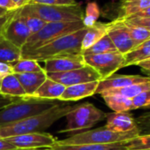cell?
<instances>
[{
	"label": "cell",
	"instance_id": "cell-6",
	"mask_svg": "<svg viewBox=\"0 0 150 150\" xmlns=\"http://www.w3.org/2000/svg\"><path fill=\"white\" fill-rule=\"evenodd\" d=\"M84 28L85 27L82 21L46 23L45 26L39 32L30 35L26 44L22 47L21 52L26 53L35 50L57 38L76 32Z\"/></svg>",
	"mask_w": 150,
	"mask_h": 150
},
{
	"label": "cell",
	"instance_id": "cell-9",
	"mask_svg": "<svg viewBox=\"0 0 150 150\" xmlns=\"http://www.w3.org/2000/svg\"><path fill=\"white\" fill-rule=\"evenodd\" d=\"M47 78L65 87L101 81L100 75L92 67L87 64L82 68L69 71L47 73Z\"/></svg>",
	"mask_w": 150,
	"mask_h": 150
},
{
	"label": "cell",
	"instance_id": "cell-26",
	"mask_svg": "<svg viewBox=\"0 0 150 150\" xmlns=\"http://www.w3.org/2000/svg\"><path fill=\"white\" fill-rule=\"evenodd\" d=\"M149 82L142 83V84L132 85V86H128V87H125V88H120L109 89V90H106V91L103 92L100 95L102 96H110V95H118V96H122L129 98V99H132L137 95H139V94H140V93H142L144 91L150 90Z\"/></svg>",
	"mask_w": 150,
	"mask_h": 150
},
{
	"label": "cell",
	"instance_id": "cell-1",
	"mask_svg": "<svg viewBox=\"0 0 150 150\" xmlns=\"http://www.w3.org/2000/svg\"><path fill=\"white\" fill-rule=\"evenodd\" d=\"M74 106L73 104H66L60 102L40 114L0 127V138L6 139L26 133L43 132L44 130L51 126L57 120L64 117Z\"/></svg>",
	"mask_w": 150,
	"mask_h": 150
},
{
	"label": "cell",
	"instance_id": "cell-30",
	"mask_svg": "<svg viewBox=\"0 0 150 150\" xmlns=\"http://www.w3.org/2000/svg\"><path fill=\"white\" fill-rule=\"evenodd\" d=\"M122 22L126 27V28H127V30H128L131 37H132V39L135 42L136 46H139L141 43L150 40V32L147 31L146 29L138 27V26L128 24V23L124 22V21H122Z\"/></svg>",
	"mask_w": 150,
	"mask_h": 150
},
{
	"label": "cell",
	"instance_id": "cell-21",
	"mask_svg": "<svg viewBox=\"0 0 150 150\" xmlns=\"http://www.w3.org/2000/svg\"><path fill=\"white\" fill-rule=\"evenodd\" d=\"M51 148L55 150H126L124 142L110 144H82V145H59L56 143Z\"/></svg>",
	"mask_w": 150,
	"mask_h": 150
},
{
	"label": "cell",
	"instance_id": "cell-38",
	"mask_svg": "<svg viewBox=\"0 0 150 150\" xmlns=\"http://www.w3.org/2000/svg\"><path fill=\"white\" fill-rule=\"evenodd\" d=\"M11 73H13L12 65L0 62V81H1V80L4 77H6V75L11 74Z\"/></svg>",
	"mask_w": 150,
	"mask_h": 150
},
{
	"label": "cell",
	"instance_id": "cell-47",
	"mask_svg": "<svg viewBox=\"0 0 150 150\" xmlns=\"http://www.w3.org/2000/svg\"><path fill=\"white\" fill-rule=\"evenodd\" d=\"M42 150H55V149H53V148H44V149H42Z\"/></svg>",
	"mask_w": 150,
	"mask_h": 150
},
{
	"label": "cell",
	"instance_id": "cell-3",
	"mask_svg": "<svg viewBox=\"0 0 150 150\" xmlns=\"http://www.w3.org/2000/svg\"><path fill=\"white\" fill-rule=\"evenodd\" d=\"M59 103V101L56 100H47L36 97L26 96L23 98H17L13 103L0 110V127L40 114Z\"/></svg>",
	"mask_w": 150,
	"mask_h": 150
},
{
	"label": "cell",
	"instance_id": "cell-10",
	"mask_svg": "<svg viewBox=\"0 0 150 150\" xmlns=\"http://www.w3.org/2000/svg\"><path fill=\"white\" fill-rule=\"evenodd\" d=\"M18 149H42L50 148L57 139L48 132H32L13 136L6 139Z\"/></svg>",
	"mask_w": 150,
	"mask_h": 150
},
{
	"label": "cell",
	"instance_id": "cell-40",
	"mask_svg": "<svg viewBox=\"0 0 150 150\" xmlns=\"http://www.w3.org/2000/svg\"><path fill=\"white\" fill-rule=\"evenodd\" d=\"M15 99H17V98H12V97H6V96H0V110L7 106L11 103H13Z\"/></svg>",
	"mask_w": 150,
	"mask_h": 150
},
{
	"label": "cell",
	"instance_id": "cell-11",
	"mask_svg": "<svg viewBox=\"0 0 150 150\" xmlns=\"http://www.w3.org/2000/svg\"><path fill=\"white\" fill-rule=\"evenodd\" d=\"M30 35V31L27 27L24 19L17 13V11L12 12L11 16L3 29L2 36L15 46L22 49Z\"/></svg>",
	"mask_w": 150,
	"mask_h": 150
},
{
	"label": "cell",
	"instance_id": "cell-42",
	"mask_svg": "<svg viewBox=\"0 0 150 150\" xmlns=\"http://www.w3.org/2000/svg\"><path fill=\"white\" fill-rule=\"evenodd\" d=\"M137 65L139 66L142 70H144V71H146L147 72H150V58L146 59V60L139 63Z\"/></svg>",
	"mask_w": 150,
	"mask_h": 150
},
{
	"label": "cell",
	"instance_id": "cell-31",
	"mask_svg": "<svg viewBox=\"0 0 150 150\" xmlns=\"http://www.w3.org/2000/svg\"><path fill=\"white\" fill-rule=\"evenodd\" d=\"M126 150H150V134L139 135L125 141Z\"/></svg>",
	"mask_w": 150,
	"mask_h": 150
},
{
	"label": "cell",
	"instance_id": "cell-12",
	"mask_svg": "<svg viewBox=\"0 0 150 150\" xmlns=\"http://www.w3.org/2000/svg\"><path fill=\"white\" fill-rule=\"evenodd\" d=\"M107 35L112 41L117 50L123 55H125L137 47L126 27L121 21L115 20L108 23Z\"/></svg>",
	"mask_w": 150,
	"mask_h": 150
},
{
	"label": "cell",
	"instance_id": "cell-29",
	"mask_svg": "<svg viewBox=\"0 0 150 150\" xmlns=\"http://www.w3.org/2000/svg\"><path fill=\"white\" fill-rule=\"evenodd\" d=\"M100 8L97 5L96 2L92 1V2H88L86 7V10L84 12V17L82 20V23L84 25L85 28H89L94 26L99 17H100Z\"/></svg>",
	"mask_w": 150,
	"mask_h": 150
},
{
	"label": "cell",
	"instance_id": "cell-43",
	"mask_svg": "<svg viewBox=\"0 0 150 150\" xmlns=\"http://www.w3.org/2000/svg\"><path fill=\"white\" fill-rule=\"evenodd\" d=\"M132 17H142V18H148V17H150V6L146 7V9L142 10L141 12L138 13L137 14H135V15H133Z\"/></svg>",
	"mask_w": 150,
	"mask_h": 150
},
{
	"label": "cell",
	"instance_id": "cell-32",
	"mask_svg": "<svg viewBox=\"0 0 150 150\" xmlns=\"http://www.w3.org/2000/svg\"><path fill=\"white\" fill-rule=\"evenodd\" d=\"M20 15L24 19V21H25V22L27 24V27L28 28V29L30 31L31 35L36 34L37 32H39L46 24L45 21H42L41 19L35 17V16H33V15H21V14H20Z\"/></svg>",
	"mask_w": 150,
	"mask_h": 150
},
{
	"label": "cell",
	"instance_id": "cell-19",
	"mask_svg": "<svg viewBox=\"0 0 150 150\" xmlns=\"http://www.w3.org/2000/svg\"><path fill=\"white\" fill-rule=\"evenodd\" d=\"M65 88V86L47 78L46 81L35 91L32 97L59 101Z\"/></svg>",
	"mask_w": 150,
	"mask_h": 150
},
{
	"label": "cell",
	"instance_id": "cell-34",
	"mask_svg": "<svg viewBox=\"0 0 150 150\" xmlns=\"http://www.w3.org/2000/svg\"><path fill=\"white\" fill-rule=\"evenodd\" d=\"M139 135L150 134V111L145 112L135 118Z\"/></svg>",
	"mask_w": 150,
	"mask_h": 150
},
{
	"label": "cell",
	"instance_id": "cell-23",
	"mask_svg": "<svg viewBox=\"0 0 150 150\" xmlns=\"http://www.w3.org/2000/svg\"><path fill=\"white\" fill-rule=\"evenodd\" d=\"M148 6H150V0H122L119 16L117 20H125L132 17Z\"/></svg>",
	"mask_w": 150,
	"mask_h": 150
},
{
	"label": "cell",
	"instance_id": "cell-17",
	"mask_svg": "<svg viewBox=\"0 0 150 150\" xmlns=\"http://www.w3.org/2000/svg\"><path fill=\"white\" fill-rule=\"evenodd\" d=\"M21 82L26 96L32 97L35 91L40 88V86L46 81L47 73L46 71H41L36 72H27V73H14Z\"/></svg>",
	"mask_w": 150,
	"mask_h": 150
},
{
	"label": "cell",
	"instance_id": "cell-27",
	"mask_svg": "<svg viewBox=\"0 0 150 150\" xmlns=\"http://www.w3.org/2000/svg\"><path fill=\"white\" fill-rule=\"evenodd\" d=\"M117 51L116 47L114 46L110 38L105 35L102 39H100L97 42H96L93 46L89 49L81 52L82 56H89V55H97V54H103L109 52Z\"/></svg>",
	"mask_w": 150,
	"mask_h": 150
},
{
	"label": "cell",
	"instance_id": "cell-8",
	"mask_svg": "<svg viewBox=\"0 0 150 150\" xmlns=\"http://www.w3.org/2000/svg\"><path fill=\"white\" fill-rule=\"evenodd\" d=\"M83 57L86 64L100 75L101 81L110 77L115 71L125 67V57L118 51L83 56Z\"/></svg>",
	"mask_w": 150,
	"mask_h": 150
},
{
	"label": "cell",
	"instance_id": "cell-15",
	"mask_svg": "<svg viewBox=\"0 0 150 150\" xmlns=\"http://www.w3.org/2000/svg\"><path fill=\"white\" fill-rule=\"evenodd\" d=\"M44 71L50 72H64L82 68L86 65L81 54L64 56L44 61Z\"/></svg>",
	"mask_w": 150,
	"mask_h": 150
},
{
	"label": "cell",
	"instance_id": "cell-13",
	"mask_svg": "<svg viewBox=\"0 0 150 150\" xmlns=\"http://www.w3.org/2000/svg\"><path fill=\"white\" fill-rule=\"evenodd\" d=\"M150 81L149 77L141 76V75H123L113 74L110 77L99 81L96 94H102L109 89H115L125 88L136 84H142Z\"/></svg>",
	"mask_w": 150,
	"mask_h": 150
},
{
	"label": "cell",
	"instance_id": "cell-7",
	"mask_svg": "<svg viewBox=\"0 0 150 150\" xmlns=\"http://www.w3.org/2000/svg\"><path fill=\"white\" fill-rule=\"evenodd\" d=\"M139 134L123 133L110 131L105 127L88 130L73 134L66 139L57 140L59 145H82V144H110L124 142L132 139Z\"/></svg>",
	"mask_w": 150,
	"mask_h": 150
},
{
	"label": "cell",
	"instance_id": "cell-33",
	"mask_svg": "<svg viewBox=\"0 0 150 150\" xmlns=\"http://www.w3.org/2000/svg\"><path fill=\"white\" fill-rule=\"evenodd\" d=\"M133 110L150 107V90L144 91L132 99Z\"/></svg>",
	"mask_w": 150,
	"mask_h": 150
},
{
	"label": "cell",
	"instance_id": "cell-24",
	"mask_svg": "<svg viewBox=\"0 0 150 150\" xmlns=\"http://www.w3.org/2000/svg\"><path fill=\"white\" fill-rule=\"evenodd\" d=\"M125 67L137 65L139 63L150 58V40L141 43L130 52L124 55Z\"/></svg>",
	"mask_w": 150,
	"mask_h": 150
},
{
	"label": "cell",
	"instance_id": "cell-48",
	"mask_svg": "<svg viewBox=\"0 0 150 150\" xmlns=\"http://www.w3.org/2000/svg\"><path fill=\"white\" fill-rule=\"evenodd\" d=\"M149 86H150V82H149Z\"/></svg>",
	"mask_w": 150,
	"mask_h": 150
},
{
	"label": "cell",
	"instance_id": "cell-4",
	"mask_svg": "<svg viewBox=\"0 0 150 150\" xmlns=\"http://www.w3.org/2000/svg\"><path fill=\"white\" fill-rule=\"evenodd\" d=\"M21 15H33L46 23L82 21L84 12L79 4L74 6H43L29 4L17 11Z\"/></svg>",
	"mask_w": 150,
	"mask_h": 150
},
{
	"label": "cell",
	"instance_id": "cell-46",
	"mask_svg": "<svg viewBox=\"0 0 150 150\" xmlns=\"http://www.w3.org/2000/svg\"><path fill=\"white\" fill-rule=\"evenodd\" d=\"M13 150H42V149H13Z\"/></svg>",
	"mask_w": 150,
	"mask_h": 150
},
{
	"label": "cell",
	"instance_id": "cell-45",
	"mask_svg": "<svg viewBox=\"0 0 150 150\" xmlns=\"http://www.w3.org/2000/svg\"><path fill=\"white\" fill-rule=\"evenodd\" d=\"M7 13H8L7 12H6L5 10H3V9L0 8V17H2V16L6 15V14H7Z\"/></svg>",
	"mask_w": 150,
	"mask_h": 150
},
{
	"label": "cell",
	"instance_id": "cell-28",
	"mask_svg": "<svg viewBox=\"0 0 150 150\" xmlns=\"http://www.w3.org/2000/svg\"><path fill=\"white\" fill-rule=\"evenodd\" d=\"M13 73H27V72H36L43 71L44 69L39 64V62L28 59V58H21L14 64H11Z\"/></svg>",
	"mask_w": 150,
	"mask_h": 150
},
{
	"label": "cell",
	"instance_id": "cell-41",
	"mask_svg": "<svg viewBox=\"0 0 150 150\" xmlns=\"http://www.w3.org/2000/svg\"><path fill=\"white\" fill-rule=\"evenodd\" d=\"M10 16H11V13H8L7 14L4 15L2 17H0V36L2 35L3 29H4V28H5V26H6V24L7 22V21L9 20Z\"/></svg>",
	"mask_w": 150,
	"mask_h": 150
},
{
	"label": "cell",
	"instance_id": "cell-14",
	"mask_svg": "<svg viewBox=\"0 0 150 150\" xmlns=\"http://www.w3.org/2000/svg\"><path fill=\"white\" fill-rule=\"evenodd\" d=\"M105 128L123 133L139 134L135 118L128 112H113L106 115Z\"/></svg>",
	"mask_w": 150,
	"mask_h": 150
},
{
	"label": "cell",
	"instance_id": "cell-16",
	"mask_svg": "<svg viewBox=\"0 0 150 150\" xmlns=\"http://www.w3.org/2000/svg\"><path fill=\"white\" fill-rule=\"evenodd\" d=\"M98 84L99 81H91L66 87L59 102H74L91 96L96 94Z\"/></svg>",
	"mask_w": 150,
	"mask_h": 150
},
{
	"label": "cell",
	"instance_id": "cell-5",
	"mask_svg": "<svg viewBox=\"0 0 150 150\" xmlns=\"http://www.w3.org/2000/svg\"><path fill=\"white\" fill-rule=\"evenodd\" d=\"M106 113L90 103L75 105L64 117L65 127L59 132H72L88 130L106 118Z\"/></svg>",
	"mask_w": 150,
	"mask_h": 150
},
{
	"label": "cell",
	"instance_id": "cell-37",
	"mask_svg": "<svg viewBox=\"0 0 150 150\" xmlns=\"http://www.w3.org/2000/svg\"><path fill=\"white\" fill-rule=\"evenodd\" d=\"M0 8L7 13H12L19 10V7L12 1V0H0Z\"/></svg>",
	"mask_w": 150,
	"mask_h": 150
},
{
	"label": "cell",
	"instance_id": "cell-20",
	"mask_svg": "<svg viewBox=\"0 0 150 150\" xmlns=\"http://www.w3.org/2000/svg\"><path fill=\"white\" fill-rule=\"evenodd\" d=\"M108 23L96 22L94 26L86 28L85 35L81 42V52L89 49L105 35H107Z\"/></svg>",
	"mask_w": 150,
	"mask_h": 150
},
{
	"label": "cell",
	"instance_id": "cell-2",
	"mask_svg": "<svg viewBox=\"0 0 150 150\" xmlns=\"http://www.w3.org/2000/svg\"><path fill=\"white\" fill-rule=\"evenodd\" d=\"M85 32L86 28L57 38L35 50L22 53L21 58L44 62L59 57L81 54V42Z\"/></svg>",
	"mask_w": 150,
	"mask_h": 150
},
{
	"label": "cell",
	"instance_id": "cell-22",
	"mask_svg": "<svg viewBox=\"0 0 150 150\" xmlns=\"http://www.w3.org/2000/svg\"><path fill=\"white\" fill-rule=\"evenodd\" d=\"M21 49L0 36V62L13 64L21 58Z\"/></svg>",
	"mask_w": 150,
	"mask_h": 150
},
{
	"label": "cell",
	"instance_id": "cell-35",
	"mask_svg": "<svg viewBox=\"0 0 150 150\" xmlns=\"http://www.w3.org/2000/svg\"><path fill=\"white\" fill-rule=\"evenodd\" d=\"M30 4L43 6H74L78 4L76 0H31Z\"/></svg>",
	"mask_w": 150,
	"mask_h": 150
},
{
	"label": "cell",
	"instance_id": "cell-25",
	"mask_svg": "<svg viewBox=\"0 0 150 150\" xmlns=\"http://www.w3.org/2000/svg\"><path fill=\"white\" fill-rule=\"evenodd\" d=\"M106 105L114 112H128L133 110L132 99L118 95H110L102 96Z\"/></svg>",
	"mask_w": 150,
	"mask_h": 150
},
{
	"label": "cell",
	"instance_id": "cell-44",
	"mask_svg": "<svg viewBox=\"0 0 150 150\" xmlns=\"http://www.w3.org/2000/svg\"><path fill=\"white\" fill-rule=\"evenodd\" d=\"M12 1L19 7V9H21V8H23L24 6L29 5L31 0H12Z\"/></svg>",
	"mask_w": 150,
	"mask_h": 150
},
{
	"label": "cell",
	"instance_id": "cell-39",
	"mask_svg": "<svg viewBox=\"0 0 150 150\" xmlns=\"http://www.w3.org/2000/svg\"><path fill=\"white\" fill-rule=\"evenodd\" d=\"M13 149H18V148H16L10 142H8L6 139L0 138V150H13Z\"/></svg>",
	"mask_w": 150,
	"mask_h": 150
},
{
	"label": "cell",
	"instance_id": "cell-36",
	"mask_svg": "<svg viewBox=\"0 0 150 150\" xmlns=\"http://www.w3.org/2000/svg\"><path fill=\"white\" fill-rule=\"evenodd\" d=\"M117 20V19H116ZM122 21L124 22H126L128 24H132L134 26L140 27L142 28L146 29L150 32V17L148 18H142V17H130L125 20H118Z\"/></svg>",
	"mask_w": 150,
	"mask_h": 150
},
{
	"label": "cell",
	"instance_id": "cell-18",
	"mask_svg": "<svg viewBox=\"0 0 150 150\" xmlns=\"http://www.w3.org/2000/svg\"><path fill=\"white\" fill-rule=\"evenodd\" d=\"M0 96L12 98L26 97V93L14 73L6 75L0 81Z\"/></svg>",
	"mask_w": 150,
	"mask_h": 150
}]
</instances>
